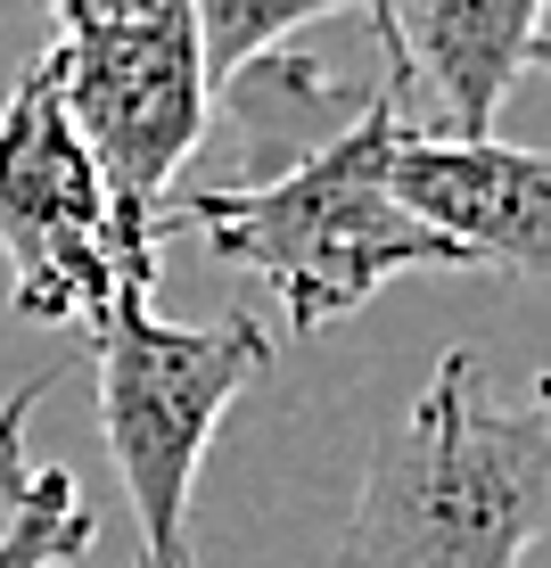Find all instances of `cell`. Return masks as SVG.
<instances>
[{"label":"cell","instance_id":"obj_6","mask_svg":"<svg viewBox=\"0 0 551 568\" xmlns=\"http://www.w3.org/2000/svg\"><path fill=\"white\" fill-rule=\"evenodd\" d=\"M396 199L411 223L452 240L469 264L494 272H551V156L510 141H396Z\"/></svg>","mask_w":551,"mask_h":568},{"label":"cell","instance_id":"obj_5","mask_svg":"<svg viewBox=\"0 0 551 568\" xmlns=\"http://www.w3.org/2000/svg\"><path fill=\"white\" fill-rule=\"evenodd\" d=\"M0 256H9V305L50 329H100L115 288L141 281L124 264L100 173L58 108L50 50L0 100Z\"/></svg>","mask_w":551,"mask_h":568},{"label":"cell","instance_id":"obj_8","mask_svg":"<svg viewBox=\"0 0 551 568\" xmlns=\"http://www.w3.org/2000/svg\"><path fill=\"white\" fill-rule=\"evenodd\" d=\"M214 100H223L231 132L247 141L239 182H280L288 165H305L313 149L338 141L354 115H363L370 91H346L338 74H322V58L272 50V58H255V67H239Z\"/></svg>","mask_w":551,"mask_h":568},{"label":"cell","instance_id":"obj_10","mask_svg":"<svg viewBox=\"0 0 551 568\" xmlns=\"http://www.w3.org/2000/svg\"><path fill=\"white\" fill-rule=\"evenodd\" d=\"M83 544H91V511H83L67 469H50L42 503L9 511V527H0V568H67Z\"/></svg>","mask_w":551,"mask_h":568},{"label":"cell","instance_id":"obj_3","mask_svg":"<svg viewBox=\"0 0 551 568\" xmlns=\"http://www.w3.org/2000/svg\"><path fill=\"white\" fill-rule=\"evenodd\" d=\"M91 355H100V428L115 478H124L132 527H141V568H198L190 560L198 462L231 396L272 363V329H255V313L165 322L156 288L124 281L108 322L91 329Z\"/></svg>","mask_w":551,"mask_h":568},{"label":"cell","instance_id":"obj_1","mask_svg":"<svg viewBox=\"0 0 551 568\" xmlns=\"http://www.w3.org/2000/svg\"><path fill=\"white\" fill-rule=\"evenodd\" d=\"M404 67L387 58V74L370 83L363 115L329 149H313L305 165H288L280 182H206L190 199L165 206V231H198L223 264L255 272L280 297V322L313 338V329L346 322L379 297L396 272H469L452 240L428 223H411L396 199V141H404Z\"/></svg>","mask_w":551,"mask_h":568},{"label":"cell","instance_id":"obj_7","mask_svg":"<svg viewBox=\"0 0 551 568\" xmlns=\"http://www.w3.org/2000/svg\"><path fill=\"white\" fill-rule=\"evenodd\" d=\"M379 50L404 67V83H428L437 100V141H494V108L510 100L543 42L535 0H411V9H370Z\"/></svg>","mask_w":551,"mask_h":568},{"label":"cell","instance_id":"obj_2","mask_svg":"<svg viewBox=\"0 0 551 568\" xmlns=\"http://www.w3.org/2000/svg\"><path fill=\"white\" fill-rule=\"evenodd\" d=\"M551 536V371L527 404H486L478 355L437 363L379 437L338 568H519Z\"/></svg>","mask_w":551,"mask_h":568},{"label":"cell","instance_id":"obj_4","mask_svg":"<svg viewBox=\"0 0 551 568\" xmlns=\"http://www.w3.org/2000/svg\"><path fill=\"white\" fill-rule=\"evenodd\" d=\"M50 67L58 108L115 206L124 264L156 281V223L173 206V173L206 141L198 17H190V0H149V9L67 0L50 17Z\"/></svg>","mask_w":551,"mask_h":568},{"label":"cell","instance_id":"obj_9","mask_svg":"<svg viewBox=\"0 0 551 568\" xmlns=\"http://www.w3.org/2000/svg\"><path fill=\"white\" fill-rule=\"evenodd\" d=\"M198 67H206V91H223L239 67L272 58L288 33L322 26L329 0H198Z\"/></svg>","mask_w":551,"mask_h":568},{"label":"cell","instance_id":"obj_12","mask_svg":"<svg viewBox=\"0 0 551 568\" xmlns=\"http://www.w3.org/2000/svg\"><path fill=\"white\" fill-rule=\"evenodd\" d=\"M535 67H551V26H543V42H535Z\"/></svg>","mask_w":551,"mask_h":568},{"label":"cell","instance_id":"obj_11","mask_svg":"<svg viewBox=\"0 0 551 568\" xmlns=\"http://www.w3.org/2000/svg\"><path fill=\"white\" fill-rule=\"evenodd\" d=\"M50 396V371L42 379H25L9 404H0V503L9 511H25V503H42V486H50V469L25 454V420H33V404Z\"/></svg>","mask_w":551,"mask_h":568}]
</instances>
